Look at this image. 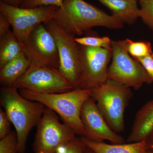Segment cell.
Returning a JSON list of instances; mask_svg holds the SVG:
<instances>
[{
  "instance_id": "1",
  "label": "cell",
  "mask_w": 153,
  "mask_h": 153,
  "mask_svg": "<svg viewBox=\"0 0 153 153\" xmlns=\"http://www.w3.org/2000/svg\"><path fill=\"white\" fill-rule=\"evenodd\" d=\"M52 19L66 32L75 36H82L94 27L117 30L124 25L116 17L84 0H63V6L57 9Z\"/></svg>"
},
{
  "instance_id": "2",
  "label": "cell",
  "mask_w": 153,
  "mask_h": 153,
  "mask_svg": "<svg viewBox=\"0 0 153 153\" xmlns=\"http://www.w3.org/2000/svg\"><path fill=\"white\" fill-rule=\"evenodd\" d=\"M18 90L15 87H1L0 102L16 132L18 153H25L28 136L38 125L46 106L39 102L25 98Z\"/></svg>"
},
{
  "instance_id": "3",
  "label": "cell",
  "mask_w": 153,
  "mask_h": 153,
  "mask_svg": "<svg viewBox=\"0 0 153 153\" xmlns=\"http://www.w3.org/2000/svg\"><path fill=\"white\" fill-rule=\"evenodd\" d=\"M19 93L29 100L39 102L59 115L76 135L85 136L80 114L82 105L90 97V89L77 88L61 93L43 94L20 89Z\"/></svg>"
},
{
  "instance_id": "4",
  "label": "cell",
  "mask_w": 153,
  "mask_h": 153,
  "mask_svg": "<svg viewBox=\"0 0 153 153\" xmlns=\"http://www.w3.org/2000/svg\"><path fill=\"white\" fill-rule=\"evenodd\" d=\"M90 90L91 97L95 101L108 126L117 133L123 132L125 111L133 95L130 88L108 79Z\"/></svg>"
},
{
  "instance_id": "5",
  "label": "cell",
  "mask_w": 153,
  "mask_h": 153,
  "mask_svg": "<svg viewBox=\"0 0 153 153\" xmlns=\"http://www.w3.org/2000/svg\"><path fill=\"white\" fill-rule=\"evenodd\" d=\"M47 30L55 38L59 58V72L73 86L81 88L82 68L75 36L66 32L54 19L44 22Z\"/></svg>"
},
{
  "instance_id": "6",
  "label": "cell",
  "mask_w": 153,
  "mask_h": 153,
  "mask_svg": "<svg viewBox=\"0 0 153 153\" xmlns=\"http://www.w3.org/2000/svg\"><path fill=\"white\" fill-rule=\"evenodd\" d=\"M37 126L33 146L35 153H55L76 137L73 130L61 123L56 113L46 107Z\"/></svg>"
},
{
  "instance_id": "7",
  "label": "cell",
  "mask_w": 153,
  "mask_h": 153,
  "mask_svg": "<svg viewBox=\"0 0 153 153\" xmlns=\"http://www.w3.org/2000/svg\"><path fill=\"white\" fill-rule=\"evenodd\" d=\"M59 8L48 6L24 8L0 2V13L8 19L14 35L24 45L36 27L52 19Z\"/></svg>"
},
{
  "instance_id": "8",
  "label": "cell",
  "mask_w": 153,
  "mask_h": 153,
  "mask_svg": "<svg viewBox=\"0 0 153 153\" xmlns=\"http://www.w3.org/2000/svg\"><path fill=\"white\" fill-rule=\"evenodd\" d=\"M112 61L108 66L107 79L117 81L129 88L138 90L145 83L153 81L146 69L112 40Z\"/></svg>"
},
{
  "instance_id": "9",
  "label": "cell",
  "mask_w": 153,
  "mask_h": 153,
  "mask_svg": "<svg viewBox=\"0 0 153 153\" xmlns=\"http://www.w3.org/2000/svg\"><path fill=\"white\" fill-rule=\"evenodd\" d=\"M15 87L43 94L63 93L74 89L58 69L33 63Z\"/></svg>"
},
{
  "instance_id": "10",
  "label": "cell",
  "mask_w": 153,
  "mask_h": 153,
  "mask_svg": "<svg viewBox=\"0 0 153 153\" xmlns=\"http://www.w3.org/2000/svg\"><path fill=\"white\" fill-rule=\"evenodd\" d=\"M77 47L82 68L81 88L90 90L104 83L108 79L112 50L78 44Z\"/></svg>"
},
{
  "instance_id": "11",
  "label": "cell",
  "mask_w": 153,
  "mask_h": 153,
  "mask_svg": "<svg viewBox=\"0 0 153 153\" xmlns=\"http://www.w3.org/2000/svg\"><path fill=\"white\" fill-rule=\"evenodd\" d=\"M25 53L31 63L59 69L60 58L57 44L43 24L36 27L25 44Z\"/></svg>"
},
{
  "instance_id": "12",
  "label": "cell",
  "mask_w": 153,
  "mask_h": 153,
  "mask_svg": "<svg viewBox=\"0 0 153 153\" xmlns=\"http://www.w3.org/2000/svg\"><path fill=\"white\" fill-rule=\"evenodd\" d=\"M80 117L85 129L84 137L87 139L99 143L107 140L113 144L126 143L123 138L108 126L91 97L82 105Z\"/></svg>"
},
{
  "instance_id": "13",
  "label": "cell",
  "mask_w": 153,
  "mask_h": 153,
  "mask_svg": "<svg viewBox=\"0 0 153 153\" xmlns=\"http://www.w3.org/2000/svg\"><path fill=\"white\" fill-rule=\"evenodd\" d=\"M153 128V99L137 112L127 143L144 141Z\"/></svg>"
},
{
  "instance_id": "14",
  "label": "cell",
  "mask_w": 153,
  "mask_h": 153,
  "mask_svg": "<svg viewBox=\"0 0 153 153\" xmlns=\"http://www.w3.org/2000/svg\"><path fill=\"white\" fill-rule=\"evenodd\" d=\"M109 9L112 16L123 23L132 25L140 18V10L137 0H98Z\"/></svg>"
},
{
  "instance_id": "15",
  "label": "cell",
  "mask_w": 153,
  "mask_h": 153,
  "mask_svg": "<svg viewBox=\"0 0 153 153\" xmlns=\"http://www.w3.org/2000/svg\"><path fill=\"white\" fill-rule=\"evenodd\" d=\"M31 62L25 52L0 68L1 87H15L30 67Z\"/></svg>"
},
{
  "instance_id": "16",
  "label": "cell",
  "mask_w": 153,
  "mask_h": 153,
  "mask_svg": "<svg viewBox=\"0 0 153 153\" xmlns=\"http://www.w3.org/2000/svg\"><path fill=\"white\" fill-rule=\"evenodd\" d=\"M86 147L95 153H146L147 152L144 141L139 142L123 144H109L96 142L80 137Z\"/></svg>"
},
{
  "instance_id": "17",
  "label": "cell",
  "mask_w": 153,
  "mask_h": 153,
  "mask_svg": "<svg viewBox=\"0 0 153 153\" xmlns=\"http://www.w3.org/2000/svg\"><path fill=\"white\" fill-rule=\"evenodd\" d=\"M25 52V45L10 30L0 38V68Z\"/></svg>"
},
{
  "instance_id": "18",
  "label": "cell",
  "mask_w": 153,
  "mask_h": 153,
  "mask_svg": "<svg viewBox=\"0 0 153 153\" xmlns=\"http://www.w3.org/2000/svg\"><path fill=\"white\" fill-rule=\"evenodd\" d=\"M116 41L123 50L134 58L153 55L152 45L148 41L136 42L129 39Z\"/></svg>"
},
{
  "instance_id": "19",
  "label": "cell",
  "mask_w": 153,
  "mask_h": 153,
  "mask_svg": "<svg viewBox=\"0 0 153 153\" xmlns=\"http://www.w3.org/2000/svg\"><path fill=\"white\" fill-rule=\"evenodd\" d=\"M90 30L85 33L86 34L85 36L75 38L76 44L87 47H100L112 50V40L108 37H100L97 33Z\"/></svg>"
},
{
  "instance_id": "20",
  "label": "cell",
  "mask_w": 153,
  "mask_h": 153,
  "mask_svg": "<svg viewBox=\"0 0 153 153\" xmlns=\"http://www.w3.org/2000/svg\"><path fill=\"white\" fill-rule=\"evenodd\" d=\"M0 140V153H18V136L16 131H11Z\"/></svg>"
},
{
  "instance_id": "21",
  "label": "cell",
  "mask_w": 153,
  "mask_h": 153,
  "mask_svg": "<svg viewBox=\"0 0 153 153\" xmlns=\"http://www.w3.org/2000/svg\"><path fill=\"white\" fill-rule=\"evenodd\" d=\"M140 18L153 30V0H139Z\"/></svg>"
},
{
  "instance_id": "22",
  "label": "cell",
  "mask_w": 153,
  "mask_h": 153,
  "mask_svg": "<svg viewBox=\"0 0 153 153\" xmlns=\"http://www.w3.org/2000/svg\"><path fill=\"white\" fill-rule=\"evenodd\" d=\"M86 147L81 138L76 137L55 153H85Z\"/></svg>"
},
{
  "instance_id": "23",
  "label": "cell",
  "mask_w": 153,
  "mask_h": 153,
  "mask_svg": "<svg viewBox=\"0 0 153 153\" xmlns=\"http://www.w3.org/2000/svg\"><path fill=\"white\" fill-rule=\"evenodd\" d=\"M63 0H24L20 7L24 8H33L41 6H63Z\"/></svg>"
},
{
  "instance_id": "24",
  "label": "cell",
  "mask_w": 153,
  "mask_h": 153,
  "mask_svg": "<svg viewBox=\"0 0 153 153\" xmlns=\"http://www.w3.org/2000/svg\"><path fill=\"white\" fill-rule=\"evenodd\" d=\"M11 122L7 114L2 109L0 108V139L8 134L11 131Z\"/></svg>"
},
{
  "instance_id": "25",
  "label": "cell",
  "mask_w": 153,
  "mask_h": 153,
  "mask_svg": "<svg viewBox=\"0 0 153 153\" xmlns=\"http://www.w3.org/2000/svg\"><path fill=\"white\" fill-rule=\"evenodd\" d=\"M134 58L141 63L150 76L153 82V55L140 57H134Z\"/></svg>"
},
{
  "instance_id": "26",
  "label": "cell",
  "mask_w": 153,
  "mask_h": 153,
  "mask_svg": "<svg viewBox=\"0 0 153 153\" xmlns=\"http://www.w3.org/2000/svg\"><path fill=\"white\" fill-rule=\"evenodd\" d=\"M10 23L8 19L0 13V38L10 31Z\"/></svg>"
},
{
  "instance_id": "27",
  "label": "cell",
  "mask_w": 153,
  "mask_h": 153,
  "mask_svg": "<svg viewBox=\"0 0 153 153\" xmlns=\"http://www.w3.org/2000/svg\"><path fill=\"white\" fill-rule=\"evenodd\" d=\"M144 141L147 152L153 153V128Z\"/></svg>"
},
{
  "instance_id": "28",
  "label": "cell",
  "mask_w": 153,
  "mask_h": 153,
  "mask_svg": "<svg viewBox=\"0 0 153 153\" xmlns=\"http://www.w3.org/2000/svg\"><path fill=\"white\" fill-rule=\"evenodd\" d=\"M23 1L24 0H1V1L7 4L18 7L21 6Z\"/></svg>"
},
{
  "instance_id": "29",
  "label": "cell",
  "mask_w": 153,
  "mask_h": 153,
  "mask_svg": "<svg viewBox=\"0 0 153 153\" xmlns=\"http://www.w3.org/2000/svg\"><path fill=\"white\" fill-rule=\"evenodd\" d=\"M85 153H95L93 151L91 150V149H89L87 147H86L85 149Z\"/></svg>"
},
{
  "instance_id": "30",
  "label": "cell",
  "mask_w": 153,
  "mask_h": 153,
  "mask_svg": "<svg viewBox=\"0 0 153 153\" xmlns=\"http://www.w3.org/2000/svg\"><path fill=\"white\" fill-rule=\"evenodd\" d=\"M146 153H153L149 152H147Z\"/></svg>"
},
{
  "instance_id": "31",
  "label": "cell",
  "mask_w": 153,
  "mask_h": 153,
  "mask_svg": "<svg viewBox=\"0 0 153 153\" xmlns=\"http://www.w3.org/2000/svg\"><path fill=\"white\" fill-rule=\"evenodd\" d=\"M137 1H139V0H137Z\"/></svg>"
}]
</instances>
